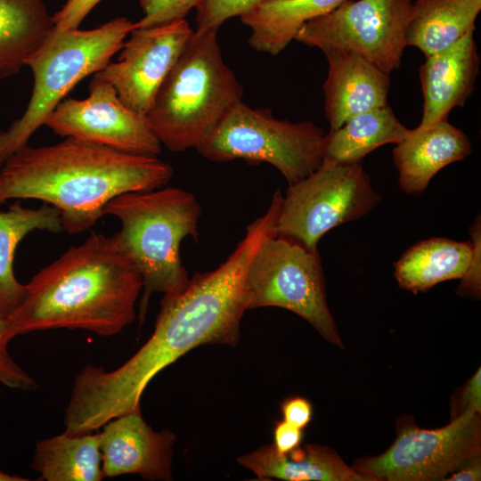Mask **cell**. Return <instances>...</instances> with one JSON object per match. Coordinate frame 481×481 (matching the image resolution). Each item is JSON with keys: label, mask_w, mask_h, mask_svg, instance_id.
Segmentation results:
<instances>
[{"label": "cell", "mask_w": 481, "mask_h": 481, "mask_svg": "<svg viewBox=\"0 0 481 481\" xmlns=\"http://www.w3.org/2000/svg\"><path fill=\"white\" fill-rule=\"evenodd\" d=\"M270 236L258 221L218 267L196 273L178 295H163L154 330L126 362L108 371L86 365L75 377L63 425L69 434L94 432L110 420L141 412L151 380L192 349L206 344L234 346L248 309L245 282L249 266Z\"/></svg>", "instance_id": "1"}, {"label": "cell", "mask_w": 481, "mask_h": 481, "mask_svg": "<svg viewBox=\"0 0 481 481\" xmlns=\"http://www.w3.org/2000/svg\"><path fill=\"white\" fill-rule=\"evenodd\" d=\"M26 477L13 475L0 469V481H27Z\"/></svg>", "instance_id": "35"}, {"label": "cell", "mask_w": 481, "mask_h": 481, "mask_svg": "<svg viewBox=\"0 0 481 481\" xmlns=\"http://www.w3.org/2000/svg\"><path fill=\"white\" fill-rule=\"evenodd\" d=\"M31 469L45 481L103 479L100 433L62 434L35 444Z\"/></svg>", "instance_id": "24"}, {"label": "cell", "mask_w": 481, "mask_h": 481, "mask_svg": "<svg viewBox=\"0 0 481 481\" xmlns=\"http://www.w3.org/2000/svg\"><path fill=\"white\" fill-rule=\"evenodd\" d=\"M135 29L126 17H117L93 29L62 32L53 29L26 61L34 86L24 113L7 129H0V167L30 137L72 88L83 78L103 69Z\"/></svg>", "instance_id": "6"}, {"label": "cell", "mask_w": 481, "mask_h": 481, "mask_svg": "<svg viewBox=\"0 0 481 481\" xmlns=\"http://www.w3.org/2000/svg\"><path fill=\"white\" fill-rule=\"evenodd\" d=\"M262 0H197L195 31L218 30L230 18L240 17Z\"/></svg>", "instance_id": "26"}, {"label": "cell", "mask_w": 481, "mask_h": 481, "mask_svg": "<svg viewBox=\"0 0 481 481\" xmlns=\"http://www.w3.org/2000/svg\"><path fill=\"white\" fill-rule=\"evenodd\" d=\"M173 167L157 156L121 151L65 137L58 143L13 152L0 167V205L13 199L42 200L58 209L63 230H88L115 197L164 187Z\"/></svg>", "instance_id": "2"}, {"label": "cell", "mask_w": 481, "mask_h": 481, "mask_svg": "<svg viewBox=\"0 0 481 481\" xmlns=\"http://www.w3.org/2000/svg\"><path fill=\"white\" fill-rule=\"evenodd\" d=\"M473 255V244L445 238H431L408 249L395 263L398 285L417 293L454 279H461Z\"/></svg>", "instance_id": "21"}, {"label": "cell", "mask_w": 481, "mask_h": 481, "mask_svg": "<svg viewBox=\"0 0 481 481\" xmlns=\"http://www.w3.org/2000/svg\"><path fill=\"white\" fill-rule=\"evenodd\" d=\"M100 433L103 477L138 474L148 480L172 479L175 434L166 428L154 431L141 412L106 422Z\"/></svg>", "instance_id": "14"}, {"label": "cell", "mask_w": 481, "mask_h": 481, "mask_svg": "<svg viewBox=\"0 0 481 481\" xmlns=\"http://www.w3.org/2000/svg\"><path fill=\"white\" fill-rule=\"evenodd\" d=\"M412 12V0H346L306 22L295 40L354 52L389 75L400 68Z\"/></svg>", "instance_id": "11"}, {"label": "cell", "mask_w": 481, "mask_h": 481, "mask_svg": "<svg viewBox=\"0 0 481 481\" xmlns=\"http://www.w3.org/2000/svg\"><path fill=\"white\" fill-rule=\"evenodd\" d=\"M480 368L467 381L456 403L454 417L466 410L481 413V371Z\"/></svg>", "instance_id": "32"}, {"label": "cell", "mask_w": 481, "mask_h": 481, "mask_svg": "<svg viewBox=\"0 0 481 481\" xmlns=\"http://www.w3.org/2000/svg\"><path fill=\"white\" fill-rule=\"evenodd\" d=\"M105 215L120 221L115 235L143 277L142 322L152 293L174 296L187 289L180 247L188 236L198 241L201 207L190 192L161 187L120 194L107 203Z\"/></svg>", "instance_id": "5"}, {"label": "cell", "mask_w": 481, "mask_h": 481, "mask_svg": "<svg viewBox=\"0 0 481 481\" xmlns=\"http://www.w3.org/2000/svg\"><path fill=\"white\" fill-rule=\"evenodd\" d=\"M408 131L388 105L362 112L325 135L322 161H362L382 145L398 143Z\"/></svg>", "instance_id": "25"}, {"label": "cell", "mask_w": 481, "mask_h": 481, "mask_svg": "<svg viewBox=\"0 0 481 481\" xmlns=\"http://www.w3.org/2000/svg\"><path fill=\"white\" fill-rule=\"evenodd\" d=\"M302 437V429L283 420L275 423L273 429V446L277 452L286 454L298 447Z\"/></svg>", "instance_id": "33"}, {"label": "cell", "mask_w": 481, "mask_h": 481, "mask_svg": "<svg viewBox=\"0 0 481 481\" xmlns=\"http://www.w3.org/2000/svg\"><path fill=\"white\" fill-rule=\"evenodd\" d=\"M322 52L328 62L324 111L330 130L357 114L387 105L388 74L354 52L338 48Z\"/></svg>", "instance_id": "15"}, {"label": "cell", "mask_w": 481, "mask_h": 481, "mask_svg": "<svg viewBox=\"0 0 481 481\" xmlns=\"http://www.w3.org/2000/svg\"><path fill=\"white\" fill-rule=\"evenodd\" d=\"M325 135L312 122L278 119L270 110L240 101L196 150L215 162L240 159L271 164L291 185L322 165Z\"/></svg>", "instance_id": "7"}, {"label": "cell", "mask_w": 481, "mask_h": 481, "mask_svg": "<svg viewBox=\"0 0 481 481\" xmlns=\"http://www.w3.org/2000/svg\"><path fill=\"white\" fill-rule=\"evenodd\" d=\"M10 342L6 320L0 316V384L16 390H36L37 384L35 379L12 356L9 351Z\"/></svg>", "instance_id": "28"}, {"label": "cell", "mask_w": 481, "mask_h": 481, "mask_svg": "<svg viewBox=\"0 0 481 481\" xmlns=\"http://www.w3.org/2000/svg\"><path fill=\"white\" fill-rule=\"evenodd\" d=\"M242 96L240 83L224 61L217 30L193 31L146 118L167 150L197 149Z\"/></svg>", "instance_id": "4"}, {"label": "cell", "mask_w": 481, "mask_h": 481, "mask_svg": "<svg viewBox=\"0 0 481 481\" xmlns=\"http://www.w3.org/2000/svg\"><path fill=\"white\" fill-rule=\"evenodd\" d=\"M481 0H415L404 33L406 46L425 56L441 51L475 30Z\"/></svg>", "instance_id": "20"}, {"label": "cell", "mask_w": 481, "mask_h": 481, "mask_svg": "<svg viewBox=\"0 0 481 481\" xmlns=\"http://www.w3.org/2000/svg\"><path fill=\"white\" fill-rule=\"evenodd\" d=\"M479 61L474 30L453 45L426 56L420 68L424 104L419 126L446 118L453 108L465 104L475 89Z\"/></svg>", "instance_id": "16"}, {"label": "cell", "mask_w": 481, "mask_h": 481, "mask_svg": "<svg viewBox=\"0 0 481 481\" xmlns=\"http://www.w3.org/2000/svg\"><path fill=\"white\" fill-rule=\"evenodd\" d=\"M192 33L185 19L135 28L125 40L118 61H110L95 75L112 85L126 107L146 116Z\"/></svg>", "instance_id": "13"}, {"label": "cell", "mask_w": 481, "mask_h": 481, "mask_svg": "<svg viewBox=\"0 0 481 481\" xmlns=\"http://www.w3.org/2000/svg\"><path fill=\"white\" fill-rule=\"evenodd\" d=\"M34 231L64 232L58 209L46 203L32 208L15 201L0 210V316L5 320L26 295V284L15 277L13 258L19 243Z\"/></svg>", "instance_id": "19"}, {"label": "cell", "mask_w": 481, "mask_h": 481, "mask_svg": "<svg viewBox=\"0 0 481 481\" xmlns=\"http://www.w3.org/2000/svg\"><path fill=\"white\" fill-rule=\"evenodd\" d=\"M26 289L6 319L10 340L53 329L110 337L135 320L143 277L115 233H93L37 273Z\"/></svg>", "instance_id": "3"}, {"label": "cell", "mask_w": 481, "mask_h": 481, "mask_svg": "<svg viewBox=\"0 0 481 481\" xmlns=\"http://www.w3.org/2000/svg\"><path fill=\"white\" fill-rule=\"evenodd\" d=\"M481 224L478 216L471 225L469 232L473 244V255L467 272L461 279L457 293L474 298H480L481 292Z\"/></svg>", "instance_id": "29"}, {"label": "cell", "mask_w": 481, "mask_h": 481, "mask_svg": "<svg viewBox=\"0 0 481 481\" xmlns=\"http://www.w3.org/2000/svg\"><path fill=\"white\" fill-rule=\"evenodd\" d=\"M143 16L135 28H149L185 19L197 0H139Z\"/></svg>", "instance_id": "27"}, {"label": "cell", "mask_w": 481, "mask_h": 481, "mask_svg": "<svg viewBox=\"0 0 481 481\" xmlns=\"http://www.w3.org/2000/svg\"><path fill=\"white\" fill-rule=\"evenodd\" d=\"M283 420L303 429L312 420L313 407L310 402L300 396L286 398L281 404Z\"/></svg>", "instance_id": "31"}, {"label": "cell", "mask_w": 481, "mask_h": 481, "mask_svg": "<svg viewBox=\"0 0 481 481\" xmlns=\"http://www.w3.org/2000/svg\"><path fill=\"white\" fill-rule=\"evenodd\" d=\"M53 27L44 0H0V79L17 75Z\"/></svg>", "instance_id": "23"}, {"label": "cell", "mask_w": 481, "mask_h": 481, "mask_svg": "<svg viewBox=\"0 0 481 481\" xmlns=\"http://www.w3.org/2000/svg\"><path fill=\"white\" fill-rule=\"evenodd\" d=\"M245 289L249 310L287 309L307 321L328 342L343 347L326 301L318 250L276 235L267 238L250 262Z\"/></svg>", "instance_id": "9"}, {"label": "cell", "mask_w": 481, "mask_h": 481, "mask_svg": "<svg viewBox=\"0 0 481 481\" xmlns=\"http://www.w3.org/2000/svg\"><path fill=\"white\" fill-rule=\"evenodd\" d=\"M362 161H322L310 175L289 185L276 236L317 250L330 230L370 213L381 201Z\"/></svg>", "instance_id": "8"}, {"label": "cell", "mask_w": 481, "mask_h": 481, "mask_svg": "<svg viewBox=\"0 0 481 481\" xmlns=\"http://www.w3.org/2000/svg\"><path fill=\"white\" fill-rule=\"evenodd\" d=\"M101 0H67L53 15V30L62 32L77 29Z\"/></svg>", "instance_id": "30"}, {"label": "cell", "mask_w": 481, "mask_h": 481, "mask_svg": "<svg viewBox=\"0 0 481 481\" xmlns=\"http://www.w3.org/2000/svg\"><path fill=\"white\" fill-rule=\"evenodd\" d=\"M471 152L469 137L447 118L409 129L392 151L398 185L407 194H420L439 170Z\"/></svg>", "instance_id": "17"}, {"label": "cell", "mask_w": 481, "mask_h": 481, "mask_svg": "<svg viewBox=\"0 0 481 481\" xmlns=\"http://www.w3.org/2000/svg\"><path fill=\"white\" fill-rule=\"evenodd\" d=\"M481 479L480 456L473 458L461 465L458 469L447 476V481H479Z\"/></svg>", "instance_id": "34"}, {"label": "cell", "mask_w": 481, "mask_h": 481, "mask_svg": "<svg viewBox=\"0 0 481 481\" xmlns=\"http://www.w3.org/2000/svg\"><path fill=\"white\" fill-rule=\"evenodd\" d=\"M346 0H262L241 15L251 34L249 45L255 50L277 55L295 39L308 20L323 15Z\"/></svg>", "instance_id": "22"}, {"label": "cell", "mask_w": 481, "mask_h": 481, "mask_svg": "<svg viewBox=\"0 0 481 481\" xmlns=\"http://www.w3.org/2000/svg\"><path fill=\"white\" fill-rule=\"evenodd\" d=\"M238 462L259 479L370 481L346 465L333 449L318 444L298 446L286 454L277 452L273 444H267L240 456Z\"/></svg>", "instance_id": "18"}, {"label": "cell", "mask_w": 481, "mask_h": 481, "mask_svg": "<svg viewBox=\"0 0 481 481\" xmlns=\"http://www.w3.org/2000/svg\"><path fill=\"white\" fill-rule=\"evenodd\" d=\"M480 453V412L466 410L439 428L404 425L386 452L358 459L352 468L370 481L444 480Z\"/></svg>", "instance_id": "10"}, {"label": "cell", "mask_w": 481, "mask_h": 481, "mask_svg": "<svg viewBox=\"0 0 481 481\" xmlns=\"http://www.w3.org/2000/svg\"><path fill=\"white\" fill-rule=\"evenodd\" d=\"M89 94L63 99L45 125L62 137H73L121 151L158 156L162 144L146 116L126 107L111 84L94 74Z\"/></svg>", "instance_id": "12"}]
</instances>
